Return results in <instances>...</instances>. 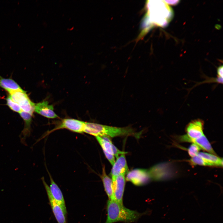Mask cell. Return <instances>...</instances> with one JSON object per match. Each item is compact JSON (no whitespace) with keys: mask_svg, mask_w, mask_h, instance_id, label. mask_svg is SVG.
<instances>
[{"mask_svg":"<svg viewBox=\"0 0 223 223\" xmlns=\"http://www.w3.org/2000/svg\"><path fill=\"white\" fill-rule=\"evenodd\" d=\"M19 114L24 122V128L19 136L20 142L22 144L27 146L26 139L30 136L31 133V125L33 114L23 111Z\"/></svg>","mask_w":223,"mask_h":223,"instance_id":"cell-10","label":"cell"},{"mask_svg":"<svg viewBox=\"0 0 223 223\" xmlns=\"http://www.w3.org/2000/svg\"><path fill=\"white\" fill-rule=\"evenodd\" d=\"M125 181V175H119L112 180L115 200L121 204H123Z\"/></svg>","mask_w":223,"mask_h":223,"instance_id":"cell-11","label":"cell"},{"mask_svg":"<svg viewBox=\"0 0 223 223\" xmlns=\"http://www.w3.org/2000/svg\"><path fill=\"white\" fill-rule=\"evenodd\" d=\"M147 4L148 19L151 24L166 26L173 17L171 8L165 1H149Z\"/></svg>","mask_w":223,"mask_h":223,"instance_id":"cell-3","label":"cell"},{"mask_svg":"<svg viewBox=\"0 0 223 223\" xmlns=\"http://www.w3.org/2000/svg\"><path fill=\"white\" fill-rule=\"evenodd\" d=\"M116 159L111 172L112 180L119 175H125L129 171L125 154L121 155Z\"/></svg>","mask_w":223,"mask_h":223,"instance_id":"cell-8","label":"cell"},{"mask_svg":"<svg viewBox=\"0 0 223 223\" xmlns=\"http://www.w3.org/2000/svg\"><path fill=\"white\" fill-rule=\"evenodd\" d=\"M105 191L109 200H115L114 195L113 184L112 179L106 174L105 166L102 168V171L101 176Z\"/></svg>","mask_w":223,"mask_h":223,"instance_id":"cell-15","label":"cell"},{"mask_svg":"<svg viewBox=\"0 0 223 223\" xmlns=\"http://www.w3.org/2000/svg\"><path fill=\"white\" fill-rule=\"evenodd\" d=\"M203 126V122L201 120L197 119L191 122L186 127V135L191 139L200 138L204 134Z\"/></svg>","mask_w":223,"mask_h":223,"instance_id":"cell-9","label":"cell"},{"mask_svg":"<svg viewBox=\"0 0 223 223\" xmlns=\"http://www.w3.org/2000/svg\"><path fill=\"white\" fill-rule=\"evenodd\" d=\"M217 74L218 77L220 78H223V66L221 65L219 66L217 69Z\"/></svg>","mask_w":223,"mask_h":223,"instance_id":"cell-21","label":"cell"},{"mask_svg":"<svg viewBox=\"0 0 223 223\" xmlns=\"http://www.w3.org/2000/svg\"><path fill=\"white\" fill-rule=\"evenodd\" d=\"M0 87L9 93L12 91L22 90L23 89L13 79L4 78L0 76Z\"/></svg>","mask_w":223,"mask_h":223,"instance_id":"cell-16","label":"cell"},{"mask_svg":"<svg viewBox=\"0 0 223 223\" xmlns=\"http://www.w3.org/2000/svg\"><path fill=\"white\" fill-rule=\"evenodd\" d=\"M180 139L182 141L190 142L195 144L201 149H202L212 154H216L210 143L204 134L200 138L195 139H190L186 135L181 137Z\"/></svg>","mask_w":223,"mask_h":223,"instance_id":"cell-13","label":"cell"},{"mask_svg":"<svg viewBox=\"0 0 223 223\" xmlns=\"http://www.w3.org/2000/svg\"><path fill=\"white\" fill-rule=\"evenodd\" d=\"M34 112L47 118L54 119L59 118L55 112L53 106L49 104L47 101L35 103Z\"/></svg>","mask_w":223,"mask_h":223,"instance_id":"cell-12","label":"cell"},{"mask_svg":"<svg viewBox=\"0 0 223 223\" xmlns=\"http://www.w3.org/2000/svg\"><path fill=\"white\" fill-rule=\"evenodd\" d=\"M8 94L12 99L20 106L22 111L33 114L35 103L31 101L24 90H15Z\"/></svg>","mask_w":223,"mask_h":223,"instance_id":"cell-7","label":"cell"},{"mask_svg":"<svg viewBox=\"0 0 223 223\" xmlns=\"http://www.w3.org/2000/svg\"><path fill=\"white\" fill-rule=\"evenodd\" d=\"M41 180L46 192L49 204L58 223H67V209L63 208L53 198L50 193L49 186L45 181L44 177H42Z\"/></svg>","mask_w":223,"mask_h":223,"instance_id":"cell-6","label":"cell"},{"mask_svg":"<svg viewBox=\"0 0 223 223\" xmlns=\"http://www.w3.org/2000/svg\"><path fill=\"white\" fill-rule=\"evenodd\" d=\"M107 217L105 223L118 221L130 223L137 221L142 214L128 209L115 200H108L107 203Z\"/></svg>","mask_w":223,"mask_h":223,"instance_id":"cell-1","label":"cell"},{"mask_svg":"<svg viewBox=\"0 0 223 223\" xmlns=\"http://www.w3.org/2000/svg\"><path fill=\"white\" fill-rule=\"evenodd\" d=\"M47 172L50 180L49 186L50 193L55 200L64 209H67L63 193L58 185L53 179L48 171Z\"/></svg>","mask_w":223,"mask_h":223,"instance_id":"cell-14","label":"cell"},{"mask_svg":"<svg viewBox=\"0 0 223 223\" xmlns=\"http://www.w3.org/2000/svg\"><path fill=\"white\" fill-rule=\"evenodd\" d=\"M6 100L7 105L12 111L19 113L22 111L20 106L14 102L9 95L6 98Z\"/></svg>","mask_w":223,"mask_h":223,"instance_id":"cell-18","label":"cell"},{"mask_svg":"<svg viewBox=\"0 0 223 223\" xmlns=\"http://www.w3.org/2000/svg\"><path fill=\"white\" fill-rule=\"evenodd\" d=\"M197 155L209 163L211 166H222L223 165L222 159L215 155L204 152H199Z\"/></svg>","mask_w":223,"mask_h":223,"instance_id":"cell-17","label":"cell"},{"mask_svg":"<svg viewBox=\"0 0 223 223\" xmlns=\"http://www.w3.org/2000/svg\"><path fill=\"white\" fill-rule=\"evenodd\" d=\"M165 2L167 3L169 5H176L179 2V0H164Z\"/></svg>","mask_w":223,"mask_h":223,"instance_id":"cell-22","label":"cell"},{"mask_svg":"<svg viewBox=\"0 0 223 223\" xmlns=\"http://www.w3.org/2000/svg\"><path fill=\"white\" fill-rule=\"evenodd\" d=\"M200 149L197 145L192 143L188 149V154L191 158L195 157L198 155Z\"/></svg>","mask_w":223,"mask_h":223,"instance_id":"cell-20","label":"cell"},{"mask_svg":"<svg viewBox=\"0 0 223 223\" xmlns=\"http://www.w3.org/2000/svg\"><path fill=\"white\" fill-rule=\"evenodd\" d=\"M97 141L101 146L107 159L112 165L115 159L120 155L125 154L126 152L119 150L112 143L110 138L106 137H95Z\"/></svg>","mask_w":223,"mask_h":223,"instance_id":"cell-5","label":"cell"},{"mask_svg":"<svg viewBox=\"0 0 223 223\" xmlns=\"http://www.w3.org/2000/svg\"><path fill=\"white\" fill-rule=\"evenodd\" d=\"M84 133L94 136L115 137L118 136H137L133 129L129 127H119L93 122H85Z\"/></svg>","mask_w":223,"mask_h":223,"instance_id":"cell-2","label":"cell"},{"mask_svg":"<svg viewBox=\"0 0 223 223\" xmlns=\"http://www.w3.org/2000/svg\"><path fill=\"white\" fill-rule=\"evenodd\" d=\"M190 161L191 164L193 165H199L201 166H211L209 163L198 155L192 157Z\"/></svg>","mask_w":223,"mask_h":223,"instance_id":"cell-19","label":"cell"},{"mask_svg":"<svg viewBox=\"0 0 223 223\" xmlns=\"http://www.w3.org/2000/svg\"><path fill=\"white\" fill-rule=\"evenodd\" d=\"M85 122L74 119H63L57 124L54 128L47 131L35 143L53 132L61 129H65L76 133H84Z\"/></svg>","mask_w":223,"mask_h":223,"instance_id":"cell-4","label":"cell"}]
</instances>
